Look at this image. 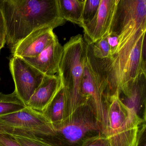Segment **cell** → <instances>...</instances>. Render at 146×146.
<instances>
[{"label":"cell","instance_id":"1","mask_svg":"<svg viewBox=\"0 0 146 146\" xmlns=\"http://www.w3.org/2000/svg\"><path fill=\"white\" fill-rule=\"evenodd\" d=\"M146 23H135L114 35L119 44L114 54L97 59L87 51L89 63L108 99L119 96L130 84L146 75Z\"/></svg>","mask_w":146,"mask_h":146},{"label":"cell","instance_id":"2","mask_svg":"<svg viewBox=\"0 0 146 146\" xmlns=\"http://www.w3.org/2000/svg\"><path fill=\"white\" fill-rule=\"evenodd\" d=\"M6 29V43L13 46L43 27L54 29L66 21L58 0H0Z\"/></svg>","mask_w":146,"mask_h":146},{"label":"cell","instance_id":"3","mask_svg":"<svg viewBox=\"0 0 146 146\" xmlns=\"http://www.w3.org/2000/svg\"><path fill=\"white\" fill-rule=\"evenodd\" d=\"M87 58V43L81 35L71 37L63 46L57 74L68 98L67 118L88 100L82 93L83 75Z\"/></svg>","mask_w":146,"mask_h":146},{"label":"cell","instance_id":"4","mask_svg":"<svg viewBox=\"0 0 146 146\" xmlns=\"http://www.w3.org/2000/svg\"><path fill=\"white\" fill-rule=\"evenodd\" d=\"M52 127L50 144L52 146H82L89 138L102 134L94 107L89 100L62 123L52 124Z\"/></svg>","mask_w":146,"mask_h":146},{"label":"cell","instance_id":"5","mask_svg":"<svg viewBox=\"0 0 146 146\" xmlns=\"http://www.w3.org/2000/svg\"><path fill=\"white\" fill-rule=\"evenodd\" d=\"M106 136L111 146H137L140 129L146 122L119 96L109 98Z\"/></svg>","mask_w":146,"mask_h":146},{"label":"cell","instance_id":"6","mask_svg":"<svg viewBox=\"0 0 146 146\" xmlns=\"http://www.w3.org/2000/svg\"><path fill=\"white\" fill-rule=\"evenodd\" d=\"M9 67L15 84L14 90L26 106L45 75L20 57H13Z\"/></svg>","mask_w":146,"mask_h":146},{"label":"cell","instance_id":"7","mask_svg":"<svg viewBox=\"0 0 146 146\" xmlns=\"http://www.w3.org/2000/svg\"><path fill=\"white\" fill-rule=\"evenodd\" d=\"M82 93L84 98L90 101L94 106L102 132L106 136L109 100L100 87L88 58L83 75Z\"/></svg>","mask_w":146,"mask_h":146},{"label":"cell","instance_id":"8","mask_svg":"<svg viewBox=\"0 0 146 146\" xmlns=\"http://www.w3.org/2000/svg\"><path fill=\"white\" fill-rule=\"evenodd\" d=\"M119 0H100L99 9L94 18L82 28L84 40L93 44L109 35Z\"/></svg>","mask_w":146,"mask_h":146},{"label":"cell","instance_id":"9","mask_svg":"<svg viewBox=\"0 0 146 146\" xmlns=\"http://www.w3.org/2000/svg\"><path fill=\"white\" fill-rule=\"evenodd\" d=\"M50 27H43L30 34L11 47L13 57L32 58L40 54L58 38Z\"/></svg>","mask_w":146,"mask_h":146},{"label":"cell","instance_id":"10","mask_svg":"<svg viewBox=\"0 0 146 146\" xmlns=\"http://www.w3.org/2000/svg\"><path fill=\"white\" fill-rule=\"evenodd\" d=\"M63 53V46L57 38L36 57L23 58L44 75L54 76L58 72Z\"/></svg>","mask_w":146,"mask_h":146},{"label":"cell","instance_id":"11","mask_svg":"<svg viewBox=\"0 0 146 146\" xmlns=\"http://www.w3.org/2000/svg\"><path fill=\"white\" fill-rule=\"evenodd\" d=\"M63 87L58 74L45 75L43 80L26 104L27 107L42 113Z\"/></svg>","mask_w":146,"mask_h":146},{"label":"cell","instance_id":"12","mask_svg":"<svg viewBox=\"0 0 146 146\" xmlns=\"http://www.w3.org/2000/svg\"><path fill=\"white\" fill-rule=\"evenodd\" d=\"M49 123L42 113L27 107L19 111L0 116V125L13 128L38 129Z\"/></svg>","mask_w":146,"mask_h":146},{"label":"cell","instance_id":"13","mask_svg":"<svg viewBox=\"0 0 146 146\" xmlns=\"http://www.w3.org/2000/svg\"><path fill=\"white\" fill-rule=\"evenodd\" d=\"M146 75L130 84L119 96L125 106L133 109L141 118L146 121Z\"/></svg>","mask_w":146,"mask_h":146},{"label":"cell","instance_id":"14","mask_svg":"<svg viewBox=\"0 0 146 146\" xmlns=\"http://www.w3.org/2000/svg\"><path fill=\"white\" fill-rule=\"evenodd\" d=\"M68 98L63 87L42 113L52 125L62 123L67 118Z\"/></svg>","mask_w":146,"mask_h":146},{"label":"cell","instance_id":"15","mask_svg":"<svg viewBox=\"0 0 146 146\" xmlns=\"http://www.w3.org/2000/svg\"><path fill=\"white\" fill-rule=\"evenodd\" d=\"M60 11L66 21L82 27L85 0H58Z\"/></svg>","mask_w":146,"mask_h":146},{"label":"cell","instance_id":"16","mask_svg":"<svg viewBox=\"0 0 146 146\" xmlns=\"http://www.w3.org/2000/svg\"><path fill=\"white\" fill-rule=\"evenodd\" d=\"M26 107L15 90L8 94L0 93V116L19 111Z\"/></svg>","mask_w":146,"mask_h":146},{"label":"cell","instance_id":"17","mask_svg":"<svg viewBox=\"0 0 146 146\" xmlns=\"http://www.w3.org/2000/svg\"><path fill=\"white\" fill-rule=\"evenodd\" d=\"M100 2V0H85L83 14L84 25L94 18L99 9Z\"/></svg>","mask_w":146,"mask_h":146},{"label":"cell","instance_id":"18","mask_svg":"<svg viewBox=\"0 0 146 146\" xmlns=\"http://www.w3.org/2000/svg\"><path fill=\"white\" fill-rule=\"evenodd\" d=\"M82 146H111L105 135L100 134L85 141Z\"/></svg>","mask_w":146,"mask_h":146},{"label":"cell","instance_id":"19","mask_svg":"<svg viewBox=\"0 0 146 146\" xmlns=\"http://www.w3.org/2000/svg\"><path fill=\"white\" fill-rule=\"evenodd\" d=\"M23 146H52L45 143L31 138L18 136H13Z\"/></svg>","mask_w":146,"mask_h":146},{"label":"cell","instance_id":"20","mask_svg":"<svg viewBox=\"0 0 146 146\" xmlns=\"http://www.w3.org/2000/svg\"><path fill=\"white\" fill-rule=\"evenodd\" d=\"M0 146H23L11 135L0 132Z\"/></svg>","mask_w":146,"mask_h":146},{"label":"cell","instance_id":"21","mask_svg":"<svg viewBox=\"0 0 146 146\" xmlns=\"http://www.w3.org/2000/svg\"><path fill=\"white\" fill-rule=\"evenodd\" d=\"M6 39L5 23L2 11L0 8V52L5 46Z\"/></svg>","mask_w":146,"mask_h":146},{"label":"cell","instance_id":"22","mask_svg":"<svg viewBox=\"0 0 146 146\" xmlns=\"http://www.w3.org/2000/svg\"><path fill=\"white\" fill-rule=\"evenodd\" d=\"M111 49V56L114 54L118 45L119 38L117 36L110 35L106 37Z\"/></svg>","mask_w":146,"mask_h":146},{"label":"cell","instance_id":"23","mask_svg":"<svg viewBox=\"0 0 146 146\" xmlns=\"http://www.w3.org/2000/svg\"><path fill=\"white\" fill-rule=\"evenodd\" d=\"M137 146H146V122L141 126Z\"/></svg>","mask_w":146,"mask_h":146},{"label":"cell","instance_id":"24","mask_svg":"<svg viewBox=\"0 0 146 146\" xmlns=\"http://www.w3.org/2000/svg\"><path fill=\"white\" fill-rule=\"evenodd\" d=\"M0 80H1V78H0Z\"/></svg>","mask_w":146,"mask_h":146}]
</instances>
